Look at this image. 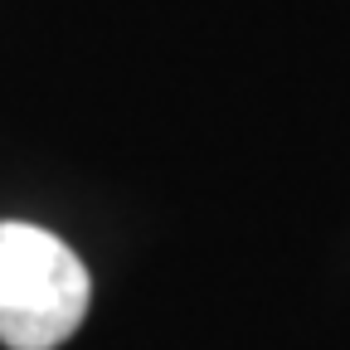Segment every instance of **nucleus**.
<instances>
[{
  "mask_svg": "<svg viewBox=\"0 0 350 350\" xmlns=\"http://www.w3.org/2000/svg\"><path fill=\"white\" fill-rule=\"evenodd\" d=\"M83 258L34 224H0V340L10 350H54L88 317Z\"/></svg>",
  "mask_w": 350,
  "mask_h": 350,
  "instance_id": "nucleus-1",
  "label": "nucleus"
}]
</instances>
